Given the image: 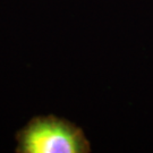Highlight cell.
Listing matches in <instances>:
<instances>
[{
  "label": "cell",
  "mask_w": 153,
  "mask_h": 153,
  "mask_svg": "<svg viewBox=\"0 0 153 153\" xmlns=\"http://www.w3.org/2000/svg\"><path fill=\"white\" fill-rule=\"evenodd\" d=\"M17 153H88L82 128L57 116L34 117L16 133Z\"/></svg>",
  "instance_id": "cell-1"
}]
</instances>
